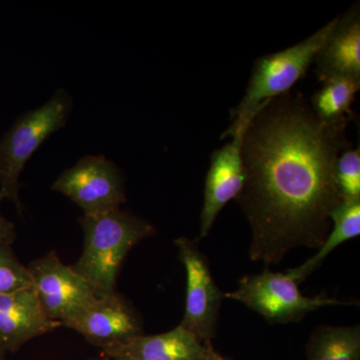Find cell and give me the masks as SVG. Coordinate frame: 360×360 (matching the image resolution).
Wrapping results in <instances>:
<instances>
[{
  "mask_svg": "<svg viewBox=\"0 0 360 360\" xmlns=\"http://www.w3.org/2000/svg\"><path fill=\"white\" fill-rule=\"evenodd\" d=\"M350 118L323 122L300 94L260 106L243 136L245 179L236 200L250 222V257L276 265L300 246L319 250L343 200L335 167Z\"/></svg>",
  "mask_w": 360,
  "mask_h": 360,
  "instance_id": "cell-1",
  "label": "cell"
},
{
  "mask_svg": "<svg viewBox=\"0 0 360 360\" xmlns=\"http://www.w3.org/2000/svg\"><path fill=\"white\" fill-rule=\"evenodd\" d=\"M84 241L82 255L71 269L84 277L96 297L116 291L118 274L130 250L155 233L148 220L115 210L79 219Z\"/></svg>",
  "mask_w": 360,
  "mask_h": 360,
  "instance_id": "cell-2",
  "label": "cell"
},
{
  "mask_svg": "<svg viewBox=\"0 0 360 360\" xmlns=\"http://www.w3.org/2000/svg\"><path fill=\"white\" fill-rule=\"evenodd\" d=\"M336 21L338 18L285 51L267 54L255 60L245 96L232 110L233 122L224 137H231L236 132L245 130L262 104L290 91L291 87L307 75Z\"/></svg>",
  "mask_w": 360,
  "mask_h": 360,
  "instance_id": "cell-3",
  "label": "cell"
},
{
  "mask_svg": "<svg viewBox=\"0 0 360 360\" xmlns=\"http://www.w3.org/2000/svg\"><path fill=\"white\" fill-rule=\"evenodd\" d=\"M73 101L65 89L41 108L26 111L0 141V201H13L21 214L20 176L26 162L54 132L65 127Z\"/></svg>",
  "mask_w": 360,
  "mask_h": 360,
  "instance_id": "cell-4",
  "label": "cell"
},
{
  "mask_svg": "<svg viewBox=\"0 0 360 360\" xmlns=\"http://www.w3.org/2000/svg\"><path fill=\"white\" fill-rule=\"evenodd\" d=\"M224 297L243 303L270 323L298 322L321 307L355 304L324 293L314 297L304 296L286 272H272L267 269L262 274L243 276L238 290L224 293Z\"/></svg>",
  "mask_w": 360,
  "mask_h": 360,
  "instance_id": "cell-5",
  "label": "cell"
},
{
  "mask_svg": "<svg viewBox=\"0 0 360 360\" xmlns=\"http://www.w3.org/2000/svg\"><path fill=\"white\" fill-rule=\"evenodd\" d=\"M52 189L79 206L84 215L120 210L127 201L122 170L103 155L82 158L59 175Z\"/></svg>",
  "mask_w": 360,
  "mask_h": 360,
  "instance_id": "cell-6",
  "label": "cell"
},
{
  "mask_svg": "<svg viewBox=\"0 0 360 360\" xmlns=\"http://www.w3.org/2000/svg\"><path fill=\"white\" fill-rule=\"evenodd\" d=\"M174 245L186 274V309L180 326L205 345H212L224 293L215 283L208 260L195 241L179 238Z\"/></svg>",
  "mask_w": 360,
  "mask_h": 360,
  "instance_id": "cell-7",
  "label": "cell"
},
{
  "mask_svg": "<svg viewBox=\"0 0 360 360\" xmlns=\"http://www.w3.org/2000/svg\"><path fill=\"white\" fill-rule=\"evenodd\" d=\"M27 269L45 314L61 326L96 298L84 277L63 264L56 251L33 260Z\"/></svg>",
  "mask_w": 360,
  "mask_h": 360,
  "instance_id": "cell-8",
  "label": "cell"
},
{
  "mask_svg": "<svg viewBox=\"0 0 360 360\" xmlns=\"http://www.w3.org/2000/svg\"><path fill=\"white\" fill-rule=\"evenodd\" d=\"M63 326L77 331L103 350L120 347L143 335L141 315L117 291L96 297Z\"/></svg>",
  "mask_w": 360,
  "mask_h": 360,
  "instance_id": "cell-9",
  "label": "cell"
},
{
  "mask_svg": "<svg viewBox=\"0 0 360 360\" xmlns=\"http://www.w3.org/2000/svg\"><path fill=\"white\" fill-rule=\"evenodd\" d=\"M243 132L245 130L236 132L231 141L215 150L210 158L200 214V238L210 234L222 208L238 198L245 184V167L241 155Z\"/></svg>",
  "mask_w": 360,
  "mask_h": 360,
  "instance_id": "cell-10",
  "label": "cell"
},
{
  "mask_svg": "<svg viewBox=\"0 0 360 360\" xmlns=\"http://www.w3.org/2000/svg\"><path fill=\"white\" fill-rule=\"evenodd\" d=\"M45 314L32 286L0 295V342L15 352L28 341L60 328Z\"/></svg>",
  "mask_w": 360,
  "mask_h": 360,
  "instance_id": "cell-11",
  "label": "cell"
},
{
  "mask_svg": "<svg viewBox=\"0 0 360 360\" xmlns=\"http://www.w3.org/2000/svg\"><path fill=\"white\" fill-rule=\"evenodd\" d=\"M315 73L322 82L331 77L360 80V11L355 4L338 21L314 59Z\"/></svg>",
  "mask_w": 360,
  "mask_h": 360,
  "instance_id": "cell-12",
  "label": "cell"
},
{
  "mask_svg": "<svg viewBox=\"0 0 360 360\" xmlns=\"http://www.w3.org/2000/svg\"><path fill=\"white\" fill-rule=\"evenodd\" d=\"M212 345H206L184 326L156 335H139L120 347L103 350L110 359L134 360H208Z\"/></svg>",
  "mask_w": 360,
  "mask_h": 360,
  "instance_id": "cell-13",
  "label": "cell"
},
{
  "mask_svg": "<svg viewBox=\"0 0 360 360\" xmlns=\"http://www.w3.org/2000/svg\"><path fill=\"white\" fill-rule=\"evenodd\" d=\"M331 226L328 238L317 250L316 255L295 269H288L286 274L300 284L314 274L323 264L326 258L338 246L345 241L359 238L360 234V198L342 200L330 214Z\"/></svg>",
  "mask_w": 360,
  "mask_h": 360,
  "instance_id": "cell-14",
  "label": "cell"
},
{
  "mask_svg": "<svg viewBox=\"0 0 360 360\" xmlns=\"http://www.w3.org/2000/svg\"><path fill=\"white\" fill-rule=\"evenodd\" d=\"M309 360H360V326H321L307 343Z\"/></svg>",
  "mask_w": 360,
  "mask_h": 360,
  "instance_id": "cell-15",
  "label": "cell"
},
{
  "mask_svg": "<svg viewBox=\"0 0 360 360\" xmlns=\"http://www.w3.org/2000/svg\"><path fill=\"white\" fill-rule=\"evenodd\" d=\"M360 89V80L352 77H331L312 96V110L321 120L338 122L352 118V105Z\"/></svg>",
  "mask_w": 360,
  "mask_h": 360,
  "instance_id": "cell-16",
  "label": "cell"
},
{
  "mask_svg": "<svg viewBox=\"0 0 360 360\" xmlns=\"http://www.w3.org/2000/svg\"><path fill=\"white\" fill-rule=\"evenodd\" d=\"M335 179L343 200L360 198L359 146L340 153L335 162Z\"/></svg>",
  "mask_w": 360,
  "mask_h": 360,
  "instance_id": "cell-17",
  "label": "cell"
},
{
  "mask_svg": "<svg viewBox=\"0 0 360 360\" xmlns=\"http://www.w3.org/2000/svg\"><path fill=\"white\" fill-rule=\"evenodd\" d=\"M32 286L30 270L11 250V245L0 243V295Z\"/></svg>",
  "mask_w": 360,
  "mask_h": 360,
  "instance_id": "cell-18",
  "label": "cell"
},
{
  "mask_svg": "<svg viewBox=\"0 0 360 360\" xmlns=\"http://www.w3.org/2000/svg\"><path fill=\"white\" fill-rule=\"evenodd\" d=\"M15 238V227L13 222L9 221L0 213V243L11 245Z\"/></svg>",
  "mask_w": 360,
  "mask_h": 360,
  "instance_id": "cell-19",
  "label": "cell"
},
{
  "mask_svg": "<svg viewBox=\"0 0 360 360\" xmlns=\"http://www.w3.org/2000/svg\"><path fill=\"white\" fill-rule=\"evenodd\" d=\"M208 360H229L227 359H224V357H222L221 355H219L217 354V352H215L214 350H213L212 355H210V359Z\"/></svg>",
  "mask_w": 360,
  "mask_h": 360,
  "instance_id": "cell-20",
  "label": "cell"
},
{
  "mask_svg": "<svg viewBox=\"0 0 360 360\" xmlns=\"http://www.w3.org/2000/svg\"><path fill=\"white\" fill-rule=\"evenodd\" d=\"M6 350L4 349V345L0 342V360L6 359Z\"/></svg>",
  "mask_w": 360,
  "mask_h": 360,
  "instance_id": "cell-21",
  "label": "cell"
},
{
  "mask_svg": "<svg viewBox=\"0 0 360 360\" xmlns=\"http://www.w3.org/2000/svg\"><path fill=\"white\" fill-rule=\"evenodd\" d=\"M115 360H134V359H124V357H116V359H113Z\"/></svg>",
  "mask_w": 360,
  "mask_h": 360,
  "instance_id": "cell-22",
  "label": "cell"
}]
</instances>
